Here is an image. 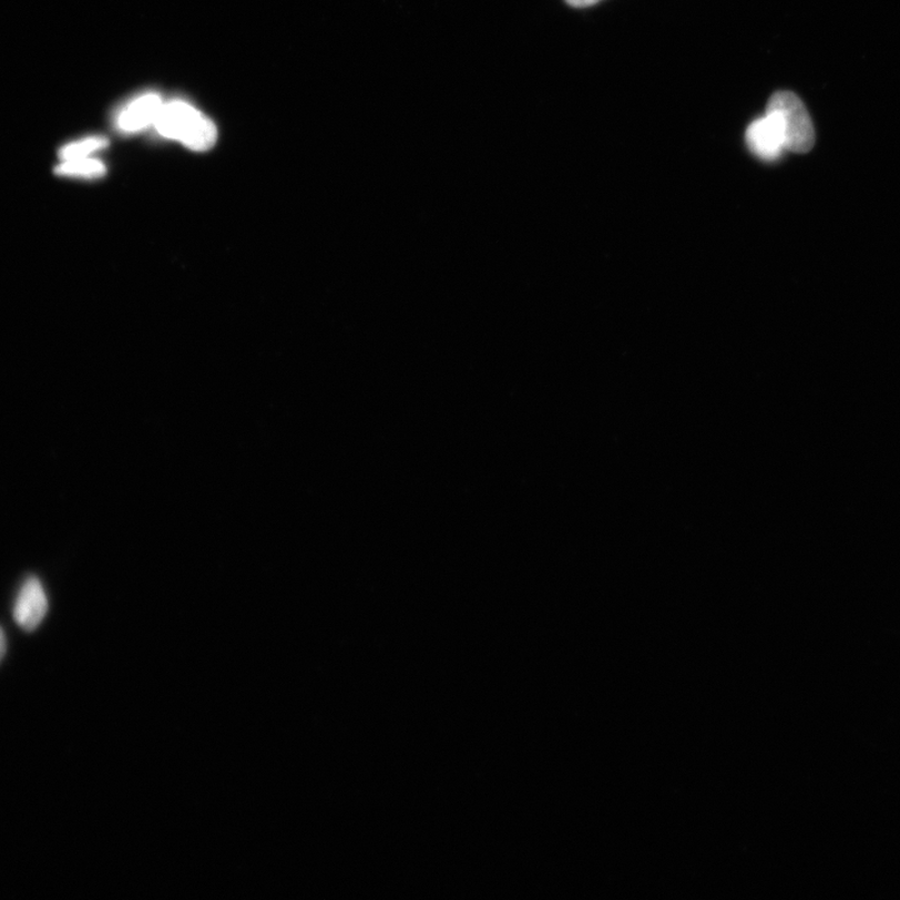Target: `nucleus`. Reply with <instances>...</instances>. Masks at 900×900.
<instances>
[{
    "instance_id": "nucleus-1",
    "label": "nucleus",
    "mask_w": 900,
    "mask_h": 900,
    "mask_svg": "<svg viewBox=\"0 0 900 900\" xmlns=\"http://www.w3.org/2000/svg\"><path fill=\"white\" fill-rule=\"evenodd\" d=\"M154 126L164 139L197 152L211 150L218 139L217 126L208 116L181 101L163 104Z\"/></svg>"
},
{
    "instance_id": "nucleus-2",
    "label": "nucleus",
    "mask_w": 900,
    "mask_h": 900,
    "mask_svg": "<svg viewBox=\"0 0 900 900\" xmlns=\"http://www.w3.org/2000/svg\"><path fill=\"white\" fill-rule=\"evenodd\" d=\"M767 113L776 116L783 134L786 150L794 153H808L816 143V132L807 108L791 92H778L770 96Z\"/></svg>"
},
{
    "instance_id": "nucleus-3",
    "label": "nucleus",
    "mask_w": 900,
    "mask_h": 900,
    "mask_svg": "<svg viewBox=\"0 0 900 900\" xmlns=\"http://www.w3.org/2000/svg\"><path fill=\"white\" fill-rule=\"evenodd\" d=\"M48 610L43 583L37 576H29L17 594L13 606L16 623L25 632H34L44 621Z\"/></svg>"
},
{
    "instance_id": "nucleus-4",
    "label": "nucleus",
    "mask_w": 900,
    "mask_h": 900,
    "mask_svg": "<svg viewBox=\"0 0 900 900\" xmlns=\"http://www.w3.org/2000/svg\"><path fill=\"white\" fill-rule=\"evenodd\" d=\"M746 142L749 151L761 161H778L787 151L785 134L776 116L767 112L748 126Z\"/></svg>"
},
{
    "instance_id": "nucleus-5",
    "label": "nucleus",
    "mask_w": 900,
    "mask_h": 900,
    "mask_svg": "<svg viewBox=\"0 0 900 900\" xmlns=\"http://www.w3.org/2000/svg\"><path fill=\"white\" fill-rule=\"evenodd\" d=\"M158 94H144L124 108L116 116L115 124L123 133H135L154 125L162 106Z\"/></svg>"
},
{
    "instance_id": "nucleus-6",
    "label": "nucleus",
    "mask_w": 900,
    "mask_h": 900,
    "mask_svg": "<svg viewBox=\"0 0 900 900\" xmlns=\"http://www.w3.org/2000/svg\"><path fill=\"white\" fill-rule=\"evenodd\" d=\"M58 175L71 178L98 180L106 173L105 165L95 158L63 161L55 168Z\"/></svg>"
},
{
    "instance_id": "nucleus-7",
    "label": "nucleus",
    "mask_w": 900,
    "mask_h": 900,
    "mask_svg": "<svg viewBox=\"0 0 900 900\" xmlns=\"http://www.w3.org/2000/svg\"><path fill=\"white\" fill-rule=\"evenodd\" d=\"M108 141L103 136H88V139L63 146L60 152L62 161L90 158L98 151L106 149Z\"/></svg>"
},
{
    "instance_id": "nucleus-8",
    "label": "nucleus",
    "mask_w": 900,
    "mask_h": 900,
    "mask_svg": "<svg viewBox=\"0 0 900 900\" xmlns=\"http://www.w3.org/2000/svg\"><path fill=\"white\" fill-rule=\"evenodd\" d=\"M573 8H589L596 3H600L601 0H565Z\"/></svg>"
},
{
    "instance_id": "nucleus-9",
    "label": "nucleus",
    "mask_w": 900,
    "mask_h": 900,
    "mask_svg": "<svg viewBox=\"0 0 900 900\" xmlns=\"http://www.w3.org/2000/svg\"><path fill=\"white\" fill-rule=\"evenodd\" d=\"M7 653V637L2 627H0V662L4 658Z\"/></svg>"
}]
</instances>
